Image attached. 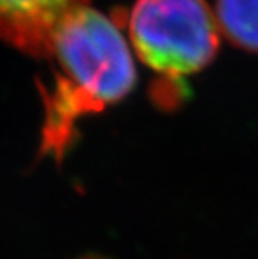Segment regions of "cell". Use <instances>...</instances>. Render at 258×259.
I'll list each match as a JSON object with an SVG mask.
<instances>
[{"mask_svg": "<svg viewBox=\"0 0 258 259\" xmlns=\"http://www.w3.org/2000/svg\"><path fill=\"white\" fill-rule=\"evenodd\" d=\"M219 34L237 47L258 52V0H216Z\"/></svg>", "mask_w": 258, "mask_h": 259, "instance_id": "277c9868", "label": "cell"}, {"mask_svg": "<svg viewBox=\"0 0 258 259\" xmlns=\"http://www.w3.org/2000/svg\"><path fill=\"white\" fill-rule=\"evenodd\" d=\"M129 38L148 67L178 79L211 62L219 29L205 0H138L131 10Z\"/></svg>", "mask_w": 258, "mask_h": 259, "instance_id": "7a4b0ae2", "label": "cell"}, {"mask_svg": "<svg viewBox=\"0 0 258 259\" xmlns=\"http://www.w3.org/2000/svg\"><path fill=\"white\" fill-rule=\"evenodd\" d=\"M89 0H0V38L22 52L49 57L64 20Z\"/></svg>", "mask_w": 258, "mask_h": 259, "instance_id": "3957f363", "label": "cell"}, {"mask_svg": "<svg viewBox=\"0 0 258 259\" xmlns=\"http://www.w3.org/2000/svg\"><path fill=\"white\" fill-rule=\"evenodd\" d=\"M49 57L56 60V77L52 89L42 91V154L59 159L72 142L79 119L133 91L136 67L118 25L89 5L64 20Z\"/></svg>", "mask_w": 258, "mask_h": 259, "instance_id": "6da1fadb", "label": "cell"}]
</instances>
